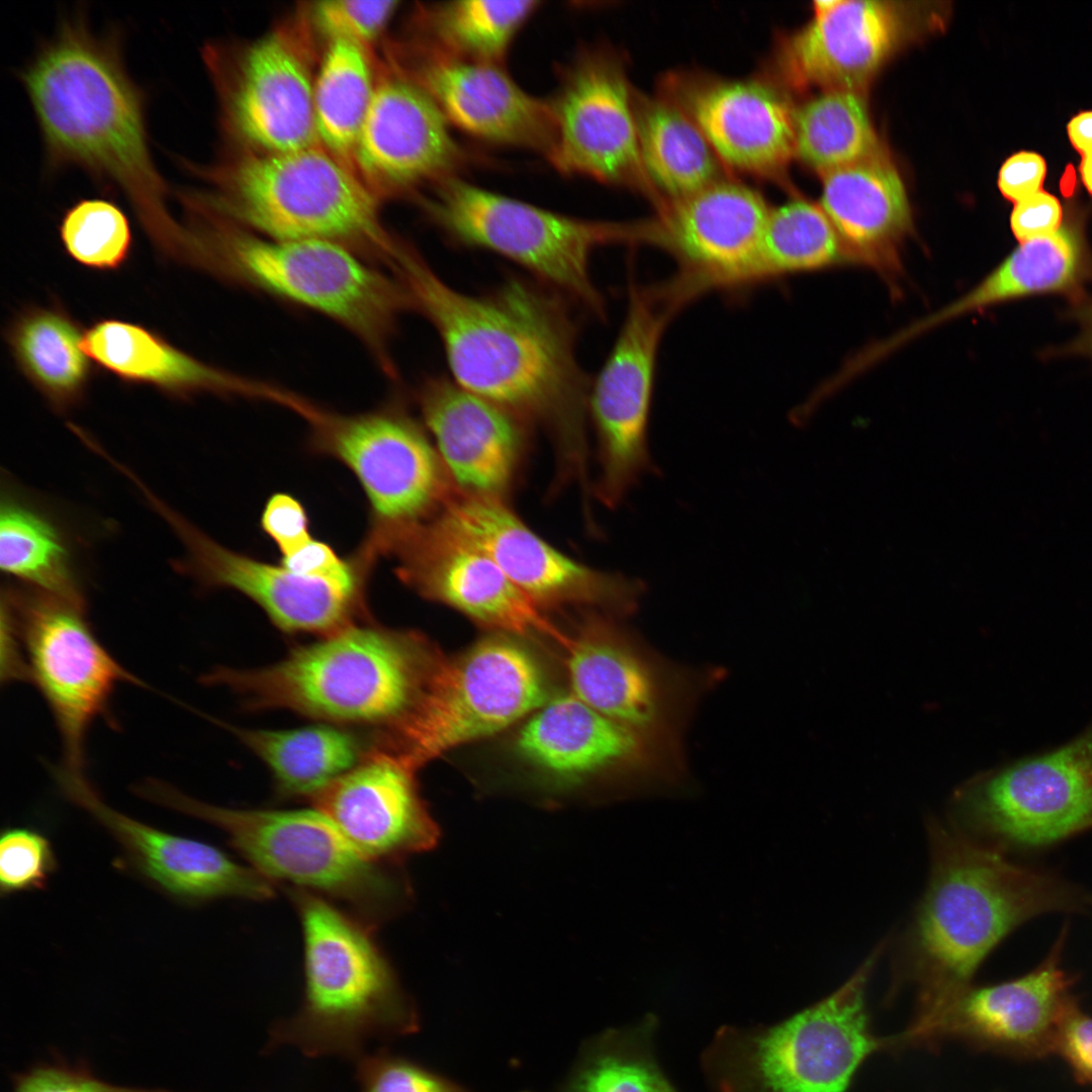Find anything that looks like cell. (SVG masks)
I'll return each instance as SVG.
<instances>
[{"label": "cell", "instance_id": "22", "mask_svg": "<svg viewBox=\"0 0 1092 1092\" xmlns=\"http://www.w3.org/2000/svg\"><path fill=\"white\" fill-rule=\"evenodd\" d=\"M1068 927L1031 972L1003 983L971 987L951 1002L921 1034L918 1043L944 1037L1017 1060L1055 1054L1076 978L1061 966Z\"/></svg>", "mask_w": 1092, "mask_h": 1092}, {"label": "cell", "instance_id": "25", "mask_svg": "<svg viewBox=\"0 0 1092 1092\" xmlns=\"http://www.w3.org/2000/svg\"><path fill=\"white\" fill-rule=\"evenodd\" d=\"M221 90L224 123L260 153L321 146L309 62L287 32L250 44L228 75L212 72Z\"/></svg>", "mask_w": 1092, "mask_h": 1092}, {"label": "cell", "instance_id": "18", "mask_svg": "<svg viewBox=\"0 0 1092 1092\" xmlns=\"http://www.w3.org/2000/svg\"><path fill=\"white\" fill-rule=\"evenodd\" d=\"M136 488L184 546L185 555L175 567L202 585L240 592L287 633L323 637L365 619L364 594L228 549L190 524L143 481Z\"/></svg>", "mask_w": 1092, "mask_h": 1092}, {"label": "cell", "instance_id": "50", "mask_svg": "<svg viewBox=\"0 0 1092 1092\" xmlns=\"http://www.w3.org/2000/svg\"><path fill=\"white\" fill-rule=\"evenodd\" d=\"M261 527L282 556L312 538L306 510L297 498L285 492H276L268 498L261 515Z\"/></svg>", "mask_w": 1092, "mask_h": 1092}, {"label": "cell", "instance_id": "56", "mask_svg": "<svg viewBox=\"0 0 1092 1092\" xmlns=\"http://www.w3.org/2000/svg\"><path fill=\"white\" fill-rule=\"evenodd\" d=\"M1080 173L1086 189L1092 195V153L1083 156Z\"/></svg>", "mask_w": 1092, "mask_h": 1092}, {"label": "cell", "instance_id": "38", "mask_svg": "<svg viewBox=\"0 0 1092 1092\" xmlns=\"http://www.w3.org/2000/svg\"><path fill=\"white\" fill-rule=\"evenodd\" d=\"M0 566L36 592L85 607L65 533L47 513L9 490L1 496Z\"/></svg>", "mask_w": 1092, "mask_h": 1092}, {"label": "cell", "instance_id": "14", "mask_svg": "<svg viewBox=\"0 0 1092 1092\" xmlns=\"http://www.w3.org/2000/svg\"><path fill=\"white\" fill-rule=\"evenodd\" d=\"M665 286L631 282L623 324L589 386L600 467L595 488L609 508L654 471L648 429L657 355L668 323L684 306Z\"/></svg>", "mask_w": 1092, "mask_h": 1092}, {"label": "cell", "instance_id": "41", "mask_svg": "<svg viewBox=\"0 0 1092 1092\" xmlns=\"http://www.w3.org/2000/svg\"><path fill=\"white\" fill-rule=\"evenodd\" d=\"M658 1028L646 1016L593 1037L558 1092H679L659 1063Z\"/></svg>", "mask_w": 1092, "mask_h": 1092}, {"label": "cell", "instance_id": "54", "mask_svg": "<svg viewBox=\"0 0 1092 1092\" xmlns=\"http://www.w3.org/2000/svg\"><path fill=\"white\" fill-rule=\"evenodd\" d=\"M1069 139L1083 156L1092 153V111L1081 112L1068 124Z\"/></svg>", "mask_w": 1092, "mask_h": 1092}, {"label": "cell", "instance_id": "44", "mask_svg": "<svg viewBox=\"0 0 1092 1092\" xmlns=\"http://www.w3.org/2000/svg\"><path fill=\"white\" fill-rule=\"evenodd\" d=\"M62 245L71 259L97 271H114L129 259L132 232L121 207L106 198H82L60 222Z\"/></svg>", "mask_w": 1092, "mask_h": 1092}, {"label": "cell", "instance_id": "19", "mask_svg": "<svg viewBox=\"0 0 1092 1092\" xmlns=\"http://www.w3.org/2000/svg\"><path fill=\"white\" fill-rule=\"evenodd\" d=\"M770 208L756 190L721 178L657 209L649 245L676 261L673 280L691 299L748 286Z\"/></svg>", "mask_w": 1092, "mask_h": 1092}, {"label": "cell", "instance_id": "24", "mask_svg": "<svg viewBox=\"0 0 1092 1092\" xmlns=\"http://www.w3.org/2000/svg\"><path fill=\"white\" fill-rule=\"evenodd\" d=\"M65 796L90 813L121 846L131 868L178 900L203 903L220 898L263 901L274 884L208 843L159 830L109 807L84 777L55 769Z\"/></svg>", "mask_w": 1092, "mask_h": 1092}, {"label": "cell", "instance_id": "39", "mask_svg": "<svg viewBox=\"0 0 1092 1092\" xmlns=\"http://www.w3.org/2000/svg\"><path fill=\"white\" fill-rule=\"evenodd\" d=\"M540 1L458 0L422 7L420 46L445 56L504 64L507 53Z\"/></svg>", "mask_w": 1092, "mask_h": 1092}, {"label": "cell", "instance_id": "27", "mask_svg": "<svg viewBox=\"0 0 1092 1092\" xmlns=\"http://www.w3.org/2000/svg\"><path fill=\"white\" fill-rule=\"evenodd\" d=\"M403 69L450 125L483 142L549 157L555 123L549 100L524 90L504 64L442 55L420 44Z\"/></svg>", "mask_w": 1092, "mask_h": 1092}, {"label": "cell", "instance_id": "1", "mask_svg": "<svg viewBox=\"0 0 1092 1092\" xmlns=\"http://www.w3.org/2000/svg\"><path fill=\"white\" fill-rule=\"evenodd\" d=\"M391 272L436 330L451 379L519 419L550 427L584 472L590 384L578 362L565 296L519 278L485 295L467 294L405 242Z\"/></svg>", "mask_w": 1092, "mask_h": 1092}, {"label": "cell", "instance_id": "8", "mask_svg": "<svg viewBox=\"0 0 1092 1092\" xmlns=\"http://www.w3.org/2000/svg\"><path fill=\"white\" fill-rule=\"evenodd\" d=\"M135 792L221 829L232 847L273 884L339 902L374 928L402 912L411 901V888L397 866L365 856L315 808H224L154 779L139 784Z\"/></svg>", "mask_w": 1092, "mask_h": 1092}, {"label": "cell", "instance_id": "55", "mask_svg": "<svg viewBox=\"0 0 1092 1092\" xmlns=\"http://www.w3.org/2000/svg\"><path fill=\"white\" fill-rule=\"evenodd\" d=\"M1074 348L1080 350L1083 353L1092 355V308L1085 316V325L1082 336L1075 344Z\"/></svg>", "mask_w": 1092, "mask_h": 1092}, {"label": "cell", "instance_id": "4", "mask_svg": "<svg viewBox=\"0 0 1092 1092\" xmlns=\"http://www.w3.org/2000/svg\"><path fill=\"white\" fill-rule=\"evenodd\" d=\"M433 653L415 633L365 619L258 668L217 666L202 676L253 711L284 709L329 724L372 730L386 743L413 711Z\"/></svg>", "mask_w": 1092, "mask_h": 1092}, {"label": "cell", "instance_id": "16", "mask_svg": "<svg viewBox=\"0 0 1092 1092\" xmlns=\"http://www.w3.org/2000/svg\"><path fill=\"white\" fill-rule=\"evenodd\" d=\"M548 100L555 139L547 159L556 170L636 189L656 208L664 203L643 168L634 93L613 53L582 50L566 66Z\"/></svg>", "mask_w": 1092, "mask_h": 1092}, {"label": "cell", "instance_id": "23", "mask_svg": "<svg viewBox=\"0 0 1092 1092\" xmlns=\"http://www.w3.org/2000/svg\"><path fill=\"white\" fill-rule=\"evenodd\" d=\"M465 153L429 94L398 70L377 79L352 166L379 197L457 175Z\"/></svg>", "mask_w": 1092, "mask_h": 1092}, {"label": "cell", "instance_id": "32", "mask_svg": "<svg viewBox=\"0 0 1092 1092\" xmlns=\"http://www.w3.org/2000/svg\"><path fill=\"white\" fill-rule=\"evenodd\" d=\"M83 349L100 369L127 384L152 386L187 399L209 392L239 395L286 407L294 392L204 363L139 324L102 318L85 329Z\"/></svg>", "mask_w": 1092, "mask_h": 1092}, {"label": "cell", "instance_id": "3", "mask_svg": "<svg viewBox=\"0 0 1092 1092\" xmlns=\"http://www.w3.org/2000/svg\"><path fill=\"white\" fill-rule=\"evenodd\" d=\"M928 883L911 926L907 974L920 1032L965 991L987 956L1036 916L1083 912L1092 894L1056 875L1010 860L951 822L930 819Z\"/></svg>", "mask_w": 1092, "mask_h": 1092}, {"label": "cell", "instance_id": "29", "mask_svg": "<svg viewBox=\"0 0 1092 1092\" xmlns=\"http://www.w3.org/2000/svg\"><path fill=\"white\" fill-rule=\"evenodd\" d=\"M672 88L722 164L766 179L783 174L795 154L794 112L772 85L692 78Z\"/></svg>", "mask_w": 1092, "mask_h": 1092}, {"label": "cell", "instance_id": "17", "mask_svg": "<svg viewBox=\"0 0 1092 1092\" xmlns=\"http://www.w3.org/2000/svg\"><path fill=\"white\" fill-rule=\"evenodd\" d=\"M445 532L489 557L539 607L587 604L629 614L645 584L563 554L539 537L500 497L455 491L434 518Z\"/></svg>", "mask_w": 1092, "mask_h": 1092}, {"label": "cell", "instance_id": "47", "mask_svg": "<svg viewBox=\"0 0 1092 1092\" xmlns=\"http://www.w3.org/2000/svg\"><path fill=\"white\" fill-rule=\"evenodd\" d=\"M398 2L329 0L314 4L316 26L329 39H344L365 48L376 40L394 16Z\"/></svg>", "mask_w": 1092, "mask_h": 1092}, {"label": "cell", "instance_id": "42", "mask_svg": "<svg viewBox=\"0 0 1092 1092\" xmlns=\"http://www.w3.org/2000/svg\"><path fill=\"white\" fill-rule=\"evenodd\" d=\"M795 154L822 175L880 154L855 91L827 90L794 112Z\"/></svg>", "mask_w": 1092, "mask_h": 1092}, {"label": "cell", "instance_id": "40", "mask_svg": "<svg viewBox=\"0 0 1092 1092\" xmlns=\"http://www.w3.org/2000/svg\"><path fill=\"white\" fill-rule=\"evenodd\" d=\"M376 82L367 48L328 40L313 80L315 128L320 145L352 169L354 147Z\"/></svg>", "mask_w": 1092, "mask_h": 1092}, {"label": "cell", "instance_id": "15", "mask_svg": "<svg viewBox=\"0 0 1092 1092\" xmlns=\"http://www.w3.org/2000/svg\"><path fill=\"white\" fill-rule=\"evenodd\" d=\"M13 612L31 680L55 718L65 771L85 776V739L93 721L106 712L121 682H139L104 648L84 616V608L33 590H3Z\"/></svg>", "mask_w": 1092, "mask_h": 1092}, {"label": "cell", "instance_id": "33", "mask_svg": "<svg viewBox=\"0 0 1092 1092\" xmlns=\"http://www.w3.org/2000/svg\"><path fill=\"white\" fill-rule=\"evenodd\" d=\"M820 206L849 263L889 281L897 278L912 219L904 184L890 162L879 154L824 174Z\"/></svg>", "mask_w": 1092, "mask_h": 1092}, {"label": "cell", "instance_id": "11", "mask_svg": "<svg viewBox=\"0 0 1092 1092\" xmlns=\"http://www.w3.org/2000/svg\"><path fill=\"white\" fill-rule=\"evenodd\" d=\"M511 637L485 638L450 659L433 654L420 697L385 749L417 771L541 707L548 700L544 671Z\"/></svg>", "mask_w": 1092, "mask_h": 1092}, {"label": "cell", "instance_id": "5", "mask_svg": "<svg viewBox=\"0 0 1092 1092\" xmlns=\"http://www.w3.org/2000/svg\"><path fill=\"white\" fill-rule=\"evenodd\" d=\"M189 260L219 279L317 311L355 335L388 376L399 316L415 309L402 282L350 248L261 235L185 201Z\"/></svg>", "mask_w": 1092, "mask_h": 1092}, {"label": "cell", "instance_id": "34", "mask_svg": "<svg viewBox=\"0 0 1092 1092\" xmlns=\"http://www.w3.org/2000/svg\"><path fill=\"white\" fill-rule=\"evenodd\" d=\"M84 332L57 302L24 307L5 332L18 370L59 413L81 403L95 375L96 365L83 349Z\"/></svg>", "mask_w": 1092, "mask_h": 1092}, {"label": "cell", "instance_id": "43", "mask_svg": "<svg viewBox=\"0 0 1092 1092\" xmlns=\"http://www.w3.org/2000/svg\"><path fill=\"white\" fill-rule=\"evenodd\" d=\"M845 262L842 243L821 206L793 199L770 208L748 285Z\"/></svg>", "mask_w": 1092, "mask_h": 1092}, {"label": "cell", "instance_id": "7", "mask_svg": "<svg viewBox=\"0 0 1092 1092\" xmlns=\"http://www.w3.org/2000/svg\"><path fill=\"white\" fill-rule=\"evenodd\" d=\"M195 171L213 186L190 193L197 204L261 235L335 242L387 267L399 243L381 220L379 197L322 146Z\"/></svg>", "mask_w": 1092, "mask_h": 1092}, {"label": "cell", "instance_id": "10", "mask_svg": "<svg viewBox=\"0 0 1092 1092\" xmlns=\"http://www.w3.org/2000/svg\"><path fill=\"white\" fill-rule=\"evenodd\" d=\"M433 186L419 202L454 243L497 254L599 314L604 300L590 275L593 254L603 246L644 240L643 221L574 217L489 191L457 175Z\"/></svg>", "mask_w": 1092, "mask_h": 1092}, {"label": "cell", "instance_id": "36", "mask_svg": "<svg viewBox=\"0 0 1092 1092\" xmlns=\"http://www.w3.org/2000/svg\"><path fill=\"white\" fill-rule=\"evenodd\" d=\"M223 726L265 763L282 798L309 800L355 766L371 746V740L332 724L283 730Z\"/></svg>", "mask_w": 1092, "mask_h": 1092}, {"label": "cell", "instance_id": "45", "mask_svg": "<svg viewBox=\"0 0 1092 1092\" xmlns=\"http://www.w3.org/2000/svg\"><path fill=\"white\" fill-rule=\"evenodd\" d=\"M50 840L27 827L7 828L0 839V891L2 896L46 889L57 870Z\"/></svg>", "mask_w": 1092, "mask_h": 1092}, {"label": "cell", "instance_id": "12", "mask_svg": "<svg viewBox=\"0 0 1092 1092\" xmlns=\"http://www.w3.org/2000/svg\"><path fill=\"white\" fill-rule=\"evenodd\" d=\"M313 451L344 463L370 506L363 547L376 555L399 533L435 518L455 492L424 431L394 406L344 415L310 402L300 416Z\"/></svg>", "mask_w": 1092, "mask_h": 1092}, {"label": "cell", "instance_id": "30", "mask_svg": "<svg viewBox=\"0 0 1092 1092\" xmlns=\"http://www.w3.org/2000/svg\"><path fill=\"white\" fill-rule=\"evenodd\" d=\"M899 29L887 2L815 1L813 19L785 41L777 67L796 87L857 92L893 49Z\"/></svg>", "mask_w": 1092, "mask_h": 1092}, {"label": "cell", "instance_id": "51", "mask_svg": "<svg viewBox=\"0 0 1092 1092\" xmlns=\"http://www.w3.org/2000/svg\"><path fill=\"white\" fill-rule=\"evenodd\" d=\"M1062 215L1060 201L1040 190L1015 203L1010 216L1011 230L1021 242L1045 237L1060 229Z\"/></svg>", "mask_w": 1092, "mask_h": 1092}, {"label": "cell", "instance_id": "2", "mask_svg": "<svg viewBox=\"0 0 1092 1092\" xmlns=\"http://www.w3.org/2000/svg\"><path fill=\"white\" fill-rule=\"evenodd\" d=\"M51 167L74 166L121 191L150 238L181 259L187 230L169 213L170 189L149 145L143 91L118 40L81 15L66 19L21 73Z\"/></svg>", "mask_w": 1092, "mask_h": 1092}, {"label": "cell", "instance_id": "28", "mask_svg": "<svg viewBox=\"0 0 1092 1092\" xmlns=\"http://www.w3.org/2000/svg\"><path fill=\"white\" fill-rule=\"evenodd\" d=\"M515 744L526 762L564 784L656 772L674 753L606 717L572 693L547 700L527 717Z\"/></svg>", "mask_w": 1092, "mask_h": 1092}, {"label": "cell", "instance_id": "9", "mask_svg": "<svg viewBox=\"0 0 1092 1092\" xmlns=\"http://www.w3.org/2000/svg\"><path fill=\"white\" fill-rule=\"evenodd\" d=\"M883 941L832 994L772 1024L719 1027L701 1055L711 1092H846L859 1066L893 1045L870 1028L866 991Z\"/></svg>", "mask_w": 1092, "mask_h": 1092}, {"label": "cell", "instance_id": "35", "mask_svg": "<svg viewBox=\"0 0 1092 1092\" xmlns=\"http://www.w3.org/2000/svg\"><path fill=\"white\" fill-rule=\"evenodd\" d=\"M1087 254L1080 236L1070 228L1021 242L996 269L958 300L909 327L917 337L943 322L1026 295L1061 292L1081 283Z\"/></svg>", "mask_w": 1092, "mask_h": 1092}, {"label": "cell", "instance_id": "31", "mask_svg": "<svg viewBox=\"0 0 1092 1092\" xmlns=\"http://www.w3.org/2000/svg\"><path fill=\"white\" fill-rule=\"evenodd\" d=\"M418 401L451 477L464 491L502 498L520 459L519 418L445 377L426 380Z\"/></svg>", "mask_w": 1092, "mask_h": 1092}, {"label": "cell", "instance_id": "6", "mask_svg": "<svg viewBox=\"0 0 1092 1092\" xmlns=\"http://www.w3.org/2000/svg\"><path fill=\"white\" fill-rule=\"evenodd\" d=\"M287 890L303 936V995L298 1011L270 1028L267 1049L290 1044L309 1058L355 1061L372 1037L418 1032L416 1006L375 928L324 897Z\"/></svg>", "mask_w": 1092, "mask_h": 1092}, {"label": "cell", "instance_id": "48", "mask_svg": "<svg viewBox=\"0 0 1092 1092\" xmlns=\"http://www.w3.org/2000/svg\"><path fill=\"white\" fill-rule=\"evenodd\" d=\"M13 1092H170L117 1086L97 1078L87 1065L38 1064L13 1076Z\"/></svg>", "mask_w": 1092, "mask_h": 1092}, {"label": "cell", "instance_id": "46", "mask_svg": "<svg viewBox=\"0 0 1092 1092\" xmlns=\"http://www.w3.org/2000/svg\"><path fill=\"white\" fill-rule=\"evenodd\" d=\"M360 1092H469L405 1057L380 1050L355 1060Z\"/></svg>", "mask_w": 1092, "mask_h": 1092}, {"label": "cell", "instance_id": "13", "mask_svg": "<svg viewBox=\"0 0 1092 1092\" xmlns=\"http://www.w3.org/2000/svg\"><path fill=\"white\" fill-rule=\"evenodd\" d=\"M950 821L1000 850L1037 849L1092 818V724L1056 748L978 774L952 795Z\"/></svg>", "mask_w": 1092, "mask_h": 1092}, {"label": "cell", "instance_id": "20", "mask_svg": "<svg viewBox=\"0 0 1092 1092\" xmlns=\"http://www.w3.org/2000/svg\"><path fill=\"white\" fill-rule=\"evenodd\" d=\"M383 555L394 557L397 576L422 597L483 626L516 637L545 636L564 649L570 643L571 637L489 557L445 532L433 519L397 535Z\"/></svg>", "mask_w": 1092, "mask_h": 1092}, {"label": "cell", "instance_id": "37", "mask_svg": "<svg viewBox=\"0 0 1092 1092\" xmlns=\"http://www.w3.org/2000/svg\"><path fill=\"white\" fill-rule=\"evenodd\" d=\"M634 105L642 165L665 202L691 195L723 178L722 163L674 99L634 93Z\"/></svg>", "mask_w": 1092, "mask_h": 1092}, {"label": "cell", "instance_id": "26", "mask_svg": "<svg viewBox=\"0 0 1092 1092\" xmlns=\"http://www.w3.org/2000/svg\"><path fill=\"white\" fill-rule=\"evenodd\" d=\"M415 774L397 755L371 746L309 802L365 856L398 867L434 847L439 836Z\"/></svg>", "mask_w": 1092, "mask_h": 1092}, {"label": "cell", "instance_id": "57", "mask_svg": "<svg viewBox=\"0 0 1092 1092\" xmlns=\"http://www.w3.org/2000/svg\"><path fill=\"white\" fill-rule=\"evenodd\" d=\"M1089 830H1092V818L1086 823V825L1084 826V828L1082 830V833L1087 832Z\"/></svg>", "mask_w": 1092, "mask_h": 1092}, {"label": "cell", "instance_id": "49", "mask_svg": "<svg viewBox=\"0 0 1092 1092\" xmlns=\"http://www.w3.org/2000/svg\"><path fill=\"white\" fill-rule=\"evenodd\" d=\"M1060 1027L1055 1054L1066 1062L1078 1084L1092 1086V1016L1081 1009L1076 996Z\"/></svg>", "mask_w": 1092, "mask_h": 1092}, {"label": "cell", "instance_id": "52", "mask_svg": "<svg viewBox=\"0 0 1092 1092\" xmlns=\"http://www.w3.org/2000/svg\"><path fill=\"white\" fill-rule=\"evenodd\" d=\"M1045 171V162L1038 154H1014L1000 169L999 189L1007 199L1016 203L1041 190Z\"/></svg>", "mask_w": 1092, "mask_h": 1092}, {"label": "cell", "instance_id": "53", "mask_svg": "<svg viewBox=\"0 0 1092 1092\" xmlns=\"http://www.w3.org/2000/svg\"><path fill=\"white\" fill-rule=\"evenodd\" d=\"M1 680H28L29 674L22 642L13 612L7 600H1Z\"/></svg>", "mask_w": 1092, "mask_h": 1092}, {"label": "cell", "instance_id": "21", "mask_svg": "<svg viewBox=\"0 0 1092 1092\" xmlns=\"http://www.w3.org/2000/svg\"><path fill=\"white\" fill-rule=\"evenodd\" d=\"M602 618H592L566 650L571 693L606 717L674 751L688 684L678 672Z\"/></svg>", "mask_w": 1092, "mask_h": 1092}]
</instances>
